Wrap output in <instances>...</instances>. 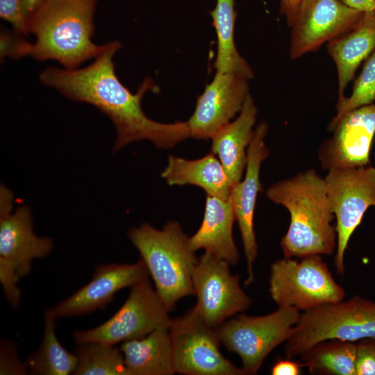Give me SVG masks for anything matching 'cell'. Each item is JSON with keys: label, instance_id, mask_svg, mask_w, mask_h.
Listing matches in <instances>:
<instances>
[{"label": "cell", "instance_id": "1", "mask_svg": "<svg viewBox=\"0 0 375 375\" xmlns=\"http://www.w3.org/2000/svg\"><path fill=\"white\" fill-rule=\"evenodd\" d=\"M121 47L117 40L104 44L93 62L81 68L48 67L41 72L40 81L67 99L95 106L109 117L117 131L113 153L135 141L147 140L158 148L169 149L190 138L187 122L165 124L145 115L142 98L147 92L158 90L157 87L148 77L135 93L122 83L113 62Z\"/></svg>", "mask_w": 375, "mask_h": 375}, {"label": "cell", "instance_id": "2", "mask_svg": "<svg viewBox=\"0 0 375 375\" xmlns=\"http://www.w3.org/2000/svg\"><path fill=\"white\" fill-rule=\"evenodd\" d=\"M273 203L290 215L288 231L280 244L284 258H302L331 255L337 247L335 215L324 178L314 169L272 185L266 192Z\"/></svg>", "mask_w": 375, "mask_h": 375}, {"label": "cell", "instance_id": "3", "mask_svg": "<svg viewBox=\"0 0 375 375\" xmlns=\"http://www.w3.org/2000/svg\"><path fill=\"white\" fill-rule=\"evenodd\" d=\"M97 1L44 0L26 19L28 33L35 37L31 56L56 60L67 69L96 58L103 47L92 40Z\"/></svg>", "mask_w": 375, "mask_h": 375}, {"label": "cell", "instance_id": "4", "mask_svg": "<svg viewBox=\"0 0 375 375\" xmlns=\"http://www.w3.org/2000/svg\"><path fill=\"white\" fill-rule=\"evenodd\" d=\"M128 236L169 312L181 299L195 295L192 276L199 260L177 222H167L162 230L144 223L131 228Z\"/></svg>", "mask_w": 375, "mask_h": 375}, {"label": "cell", "instance_id": "5", "mask_svg": "<svg viewBox=\"0 0 375 375\" xmlns=\"http://www.w3.org/2000/svg\"><path fill=\"white\" fill-rule=\"evenodd\" d=\"M12 193L0 188V282L4 295L13 307L19 306L22 294L19 280L28 275L35 258L48 256L53 249L51 238L38 237L33 229L31 210L18 207L14 212Z\"/></svg>", "mask_w": 375, "mask_h": 375}, {"label": "cell", "instance_id": "6", "mask_svg": "<svg viewBox=\"0 0 375 375\" xmlns=\"http://www.w3.org/2000/svg\"><path fill=\"white\" fill-rule=\"evenodd\" d=\"M375 338V301L360 296L301 312L285 342L286 358H294L317 342Z\"/></svg>", "mask_w": 375, "mask_h": 375}, {"label": "cell", "instance_id": "7", "mask_svg": "<svg viewBox=\"0 0 375 375\" xmlns=\"http://www.w3.org/2000/svg\"><path fill=\"white\" fill-rule=\"evenodd\" d=\"M301 259L283 258L271 265L269 292L278 307L306 312L344 299V289L335 281L321 255Z\"/></svg>", "mask_w": 375, "mask_h": 375}, {"label": "cell", "instance_id": "8", "mask_svg": "<svg viewBox=\"0 0 375 375\" xmlns=\"http://www.w3.org/2000/svg\"><path fill=\"white\" fill-rule=\"evenodd\" d=\"M300 315L296 308L279 306L265 315H238L215 328L221 343L240 356L246 375H251L271 351L289 339Z\"/></svg>", "mask_w": 375, "mask_h": 375}, {"label": "cell", "instance_id": "9", "mask_svg": "<svg viewBox=\"0 0 375 375\" xmlns=\"http://www.w3.org/2000/svg\"><path fill=\"white\" fill-rule=\"evenodd\" d=\"M149 278L131 287L122 307L107 321L97 327L72 333L76 344L100 342L115 345L140 339L156 329L169 327L172 318Z\"/></svg>", "mask_w": 375, "mask_h": 375}, {"label": "cell", "instance_id": "10", "mask_svg": "<svg viewBox=\"0 0 375 375\" xmlns=\"http://www.w3.org/2000/svg\"><path fill=\"white\" fill-rule=\"evenodd\" d=\"M324 180L336 220L334 265L337 274L343 275L344 254L351 236L366 210L370 206H375V167L331 169Z\"/></svg>", "mask_w": 375, "mask_h": 375}, {"label": "cell", "instance_id": "11", "mask_svg": "<svg viewBox=\"0 0 375 375\" xmlns=\"http://www.w3.org/2000/svg\"><path fill=\"white\" fill-rule=\"evenodd\" d=\"M169 333L176 373L185 375H246L219 350L220 339L192 308L172 319Z\"/></svg>", "mask_w": 375, "mask_h": 375}, {"label": "cell", "instance_id": "12", "mask_svg": "<svg viewBox=\"0 0 375 375\" xmlns=\"http://www.w3.org/2000/svg\"><path fill=\"white\" fill-rule=\"evenodd\" d=\"M230 264L210 253L200 257L192 282L197 303L192 309L212 328L247 310L251 298L240 285V277L230 272Z\"/></svg>", "mask_w": 375, "mask_h": 375}, {"label": "cell", "instance_id": "13", "mask_svg": "<svg viewBox=\"0 0 375 375\" xmlns=\"http://www.w3.org/2000/svg\"><path fill=\"white\" fill-rule=\"evenodd\" d=\"M363 12L341 0H303L291 25L290 58L297 59L351 29Z\"/></svg>", "mask_w": 375, "mask_h": 375}, {"label": "cell", "instance_id": "14", "mask_svg": "<svg viewBox=\"0 0 375 375\" xmlns=\"http://www.w3.org/2000/svg\"><path fill=\"white\" fill-rule=\"evenodd\" d=\"M332 137L319 149L321 166L328 170L365 167L375 133V104L343 115L332 128Z\"/></svg>", "mask_w": 375, "mask_h": 375}, {"label": "cell", "instance_id": "15", "mask_svg": "<svg viewBox=\"0 0 375 375\" xmlns=\"http://www.w3.org/2000/svg\"><path fill=\"white\" fill-rule=\"evenodd\" d=\"M267 128V124L262 122L254 129L247 149L245 175L242 181L232 187L230 196L247 259V277L244 281L245 286L254 281L253 263L258 256V245L253 228V217L257 196L261 189L260 166L269 153L265 144Z\"/></svg>", "mask_w": 375, "mask_h": 375}, {"label": "cell", "instance_id": "16", "mask_svg": "<svg viewBox=\"0 0 375 375\" xmlns=\"http://www.w3.org/2000/svg\"><path fill=\"white\" fill-rule=\"evenodd\" d=\"M144 262L134 264L109 263L99 265L92 280L63 299L51 310L57 318L79 316L103 309L119 290L149 278Z\"/></svg>", "mask_w": 375, "mask_h": 375}, {"label": "cell", "instance_id": "17", "mask_svg": "<svg viewBox=\"0 0 375 375\" xmlns=\"http://www.w3.org/2000/svg\"><path fill=\"white\" fill-rule=\"evenodd\" d=\"M247 79L231 73L216 72L212 81L197 98L187 121L190 138L208 139L240 112L248 96Z\"/></svg>", "mask_w": 375, "mask_h": 375}, {"label": "cell", "instance_id": "18", "mask_svg": "<svg viewBox=\"0 0 375 375\" xmlns=\"http://www.w3.org/2000/svg\"><path fill=\"white\" fill-rule=\"evenodd\" d=\"M257 108L249 94L238 117L219 129L211 137V151L233 185L241 181L247 161V149L252 139Z\"/></svg>", "mask_w": 375, "mask_h": 375}, {"label": "cell", "instance_id": "19", "mask_svg": "<svg viewBox=\"0 0 375 375\" xmlns=\"http://www.w3.org/2000/svg\"><path fill=\"white\" fill-rule=\"evenodd\" d=\"M235 215L231 198L223 199L207 195L202 223L189 238L191 249H203L231 265H237L239 252L233 236Z\"/></svg>", "mask_w": 375, "mask_h": 375}, {"label": "cell", "instance_id": "20", "mask_svg": "<svg viewBox=\"0 0 375 375\" xmlns=\"http://www.w3.org/2000/svg\"><path fill=\"white\" fill-rule=\"evenodd\" d=\"M338 72V101L360 64L375 51V11L363 12L356 24L328 42Z\"/></svg>", "mask_w": 375, "mask_h": 375}, {"label": "cell", "instance_id": "21", "mask_svg": "<svg viewBox=\"0 0 375 375\" xmlns=\"http://www.w3.org/2000/svg\"><path fill=\"white\" fill-rule=\"evenodd\" d=\"M161 176L170 185H197L207 195L223 199L230 198L233 187L221 162L212 153L192 160L171 155Z\"/></svg>", "mask_w": 375, "mask_h": 375}, {"label": "cell", "instance_id": "22", "mask_svg": "<svg viewBox=\"0 0 375 375\" xmlns=\"http://www.w3.org/2000/svg\"><path fill=\"white\" fill-rule=\"evenodd\" d=\"M120 350L129 375H172L176 373L167 327L156 329L140 339L123 342Z\"/></svg>", "mask_w": 375, "mask_h": 375}, {"label": "cell", "instance_id": "23", "mask_svg": "<svg viewBox=\"0 0 375 375\" xmlns=\"http://www.w3.org/2000/svg\"><path fill=\"white\" fill-rule=\"evenodd\" d=\"M210 14L217 38L216 72L236 74L247 80L252 78L254 76L252 69L240 55L235 45L236 12L234 0H217L215 7Z\"/></svg>", "mask_w": 375, "mask_h": 375}, {"label": "cell", "instance_id": "24", "mask_svg": "<svg viewBox=\"0 0 375 375\" xmlns=\"http://www.w3.org/2000/svg\"><path fill=\"white\" fill-rule=\"evenodd\" d=\"M315 375H356V342L331 339L316 343L299 356Z\"/></svg>", "mask_w": 375, "mask_h": 375}, {"label": "cell", "instance_id": "25", "mask_svg": "<svg viewBox=\"0 0 375 375\" xmlns=\"http://www.w3.org/2000/svg\"><path fill=\"white\" fill-rule=\"evenodd\" d=\"M44 327L41 344L24 362L28 372L35 375L73 374L78 365L76 353L67 351L58 340L56 318L51 309L44 311Z\"/></svg>", "mask_w": 375, "mask_h": 375}, {"label": "cell", "instance_id": "26", "mask_svg": "<svg viewBox=\"0 0 375 375\" xmlns=\"http://www.w3.org/2000/svg\"><path fill=\"white\" fill-rule=\"evenodd\" d=\"M74 375H129L120 349L100 342L78 344Z\"/></svg>", "mask_w": 375, "mask_h": 375}, {"label": "cell", "instance_id": "27", "mask_svg": "<svg viewBox=\"0 0 375 375\" xmlns=\"http://www.w3.org/2000/svg\"><path fill=\"white\" fill-rule=\"evenodd\" d=\"M375 100V51L367 58L362 70L354 82L351 94L338 101L335 116L331 119V131L346 113L358 108L373 103Z\"/></svg>", "mask_w": 375, "mask_h": 375}, {"label": "cell", "instance_id": "28", "mask_svg": "<svg viewBox=\"0 0 375 375\" xmlns=\"http://www.w3.org/2000/svg\"><path fill=\"white\" fill-rule=\"evenodd\" d=\"M24 35L13 30L3 29L0 34V58L6 57L18 60L27 56H31L33 43L26 40Z\"/></svg>", "mask_w": 375, "mask_h": 375}, {"label": "cell", "instance_id": "29", "mask_svg": "<svg viewBox=\"0 0 375 375\" xmlns=\"http://www.w3.org/2000/svg\"><path fill=\"white\" fill-rule=\"evenodd\" d=\"M356 346V375H375V338L358 340Z\"/></svg>", "mask_w": 375, "mask_h": 375}, {"label": "cell", "instance_id": "30", "mask_svg": "<svg viewBox=\"0 0 375 375\" xmlns=\"http://www.w3.org/2000/svg\"><path fill=\"white\" fill-rule=\"evenodd\" d=\"M24 0H0V17L12 25L13 30L26 36V21L22 13Z\"/></svg>", "mask_w": 375, "mask_h": 375}, {"label": "cell", "instance_id": "31", "mask_svg": "<svg viewBox=\"0 0 375 375\" xmlns=\"http://www.w3.org/2000/svg\"><path fill=\"white\" fill-rule=\"evenodd\" d=\"M25 362H21L15 345L9 341L1 343L0 374H27Z\"/></svg>", "mask_w": 375, "mask_h": 375}, {"label": "cell", "instance_id": "32", "mask_svg": "<svg viewBox=\"0 0 375 375\" xmlns=\"http://www.w3.org/2000/svg\"><path fill=\"white\" fill-rule=\"evenodd\" d=\"M294 361L292 358L278 360L271 368L272 375H299L303 366L300 360Z\"/></svg>", "mask_w": 375, "mask_h": 375}, {"label": "cell", "instance_id": "33", "mask_svg": "<svg viewBox=\"0 0 375 375\" xmlns=\"http://www.w3.org/2000/svg\"><path fill=\"white\" fill-rule=\"evenodd\" d=\"M303 0H280V11L285 17L287 23L291 26L299 6Z\"/></svg>", "mask_w": 375, "mask_h": 375}, {"label": "cell", "instance_id": "34", "mask_svg": "<svg viewBox=\"0 0 375 375\" xmlns=\"http://www.w3.org/2000/svg\"><path fill=\"white\" fill-rule=\"evenodd\" d=\"M348 6L361 12L374 11L375 0H341Z\"/></svg>", "mask_w": 375, "mask_h": 375}, {"label": "cell", "instance_id": "35", "mask_svg": "<svg viewBox=\"0 0 375 375\" xmlns=\"http://www.w3.org/2000/svg\"><path fill=\"white\" fill-rule=\"evenodd\" d=\"M43 1L44 0H24L22 6V13L26 21Z\"/></svg>", "mask_w": 375, "mask_h": 375}, {"label": "cell", "instance_id": "36", "mask_svg": "<svg viewBox=\"0 0 375 375\" xmlns=\"http://www.w3.org/2000/svg\"><path fill=\"white\" fill-rule=\"evenodd\" d=\"M374 103L375 104V100H374Z\"/></svg>", "mask_w": 375, "mask_h": 375}, {"label": "cell", "instance_id": "37", "mask_svg": "<svg viewBox=\"0 0 375 375\" xmlns=\"http://www.w3.org/2000/svg\"><path fill=\"white\" fill-rule=\"evenodd\" d=\"M374 11H375V10H374Z\"/></svg>", "mask_w": 375, "mask_h": 375}]
</instances>
